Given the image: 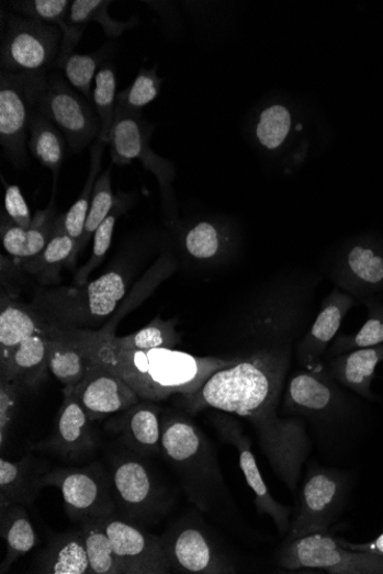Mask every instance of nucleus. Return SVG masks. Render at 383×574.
I'll list each match as a JSON object with an SVG mask.
<instances>
[{
    "mask_svg": "<svg viewBox=\"0 0 383 574\" xmlns=\"http://www.w3.org/2000/svg\"><path fill=\"white\" fill-rule=\"evenodd\" d=\"M289 367L288 349L255 351L214 373L196 393L182 396V405L190 413L214 408L247 419L273 473L295 493L312 443L300 420L278 414Z\"/></svg>",
    "mask_w": 383,
    "mask_h": 574,
    "instance_id": "obj_1",
    "label": "nucleus"
},
{
    "mask_svg": "<svg viewBox=\"0 0 383 574\" xmlns=\"http://www.w3.org/2000/svg\"><path fill=\"white\" fill-rule=\"evenodd\" d=\"M91 359L114 372L140 399L159 402L191 395L217 371L241 358L195 357L174 349L126 351L113 347L101 330H80Z\"/></svg>",
    "mask_w": 383,
    "mask_h": 574,
    "instance_id": "obj_2",
    "label": "nucleus"
},
{
    "mask_svg": "<svg viewBox=\"0 0 383 574\" xmlns=\"http://www.w3.org/2000/svg\"><path fill=\"white\" fill-rule=\"evenodd\" d=\"M161 425L164 458L180 475L190 500L210 511L226 489L211 440L184 415L165 414Z\"/></svg>",
    "mask_w": 383,
    "mask_h": 574,
    "instance_id": "obj_3",
    "label": "nucleus"
},
{
    "mask_svg": "<svg viewBox=\"0 0 383 574\" xmlns=\"http://www.w3.org/2000/svg\"><path fill=\"white\" fill-rule=\"evenodd\" d=\"M125 293L124 274L112 270L85 285L42 290L31 306L47 328L99 330Z\"/></svg>",
    "mask_w": 383,
    "mask_h": 574,
    "instance_id": "obj_4",
    "label": "nucleus"
},
{
    "mask_svg": "<svg viewBox=\"0 0 383 574\" xmlns=\"http://www.w3.org/2000/svg\"><path fill=\"white\" fill-rule=\"evenodd\" d=\"M27 94L32 110L60 130L71 153L82 151L99 138L101 124L93 103L61 74H30Z\"/></svg>",
    "mask_w": 383,
    "mask_h": 574,
    "instance_id": "obj_5",
    "label": "nucleus"
},
{
    "mask_svg": "<svg viewBox=\"0 0 383 574\" xmlns=\"http://www.w3.org/2000/svg\"><path fill=\"white\" fill-rule=\"evenodd\" d=\"M111 480L120 517L136 526L158 524L172 507L171 492L138 454L112 459Z\"/></svg>",
    "mask_w": 383,
    "mask_h": 574,
    "instance_id": "obj_6",
    "label": "nucleus"
},
{
    "mask_svg": "<svg viewBox=\"0 0 383 574\" xmlns=\"http://www.w3.org/2000/svg\"><path fill=\"white\" fill-rule=\"evenodd\" d=\"M2 16V71L46 74L56 67L63 41L58 25L4 12Z\"/></svg>",
    "mask_w": 383,
    "mask_h": 574,
    "instance_id": "obj_7",
    "label": "nucleus"
},
{
    "mask_svg": "<svg viewBox=\"0 0 383 574\" xmlns=\"http://www.w3.org/2000/svg\"><path fill=\"white\" fill-rule=\"evenodd\" d=\"M278 562L289 571L315 569L330 574H383V556L350 550L327 531L286 540Z\"/></svg>",
    "mask_w": 383,
    "mask_h": 574,
    "instance_id": "obj_8",
    "label": "nucleus"
},
{
    "mask_svg": "<svg viewBox=\"0 0 383 574\" xmlns=\"http://www.w3.org/2000/svg\"><path fill=\"white\" fill-rule=\"evenodd\" d=\"M41 486L57 487L69 518L80 524L116 514L111 474L101 464L56 468L42 477Z\"/></svg>",
    "mask_w": 383,
    "mask_h": 574,
    "instance_id": "obj_9",
    "label": "nucleus"
},
{
    "mask_svg": "<svg viewBox=\"0 0 383 574\" xmlns=\"http://www.w3.org/2000/svg\"><path fill=\"white\" fill-rule=\"evenodd\" d=\"M171 571L189 574H228L237 569L206 527L185 518L162 536Z\"/></svg>",
    "mask_w": 383,
    "mask_h": 574,
    "instance_id": "obj_10",
    "label": "nucleus"
},
{
    "mask_svg": "<svg viewBox=\"0 0 383 574\" xmlns=\"http://www.w3.org/2000/svg\"><path fill=\"white\" fill-rule=\"evenodd\" d=\"M155 124L148 122L142 113H127L116 109L115 120L110 137L111 159L113 165L127 166L139 161L159 181L164 202L169 206L170 184L173 169L170 162L161 158L150 147V137Z\"/></svg>",
    "mask_w": 383,
    "mask_h": 574,
    "instance_id": "obj_11",
    "label": "nucleus"
},
{
    "mask_svg": "<svg viewBox=\"0 0 383 574\" xmlns=\"http://www.w3.org/2000/svg\"><path fill=\"white\" fill-rule=\"evenodd\" d=\"M345 494L338 472L314 464L300 491V503L288 540L326 532L337 517Z\"/></svg>",
    "mask_w": 383,
    "mask_h": 574,
    "instance_id": "obj_12",
    "label": "nucleus"
},
{
    "mask_svg": "<svg viewBox=\"0 0 383 574\" xmlns=\"http://www.w3.org/2000/svg\"><path fill=\"white\" fill-rule=\"evenodd\" d=\"M30 74L0 71V145L15 167L27 164L31 103L27 94Z\"/></svg>",
    "mask_w": 383,
    "mask_h": 574,
    "instance_id": "obj_13",
    "label": "nucleus"
},
{
    "mask_svg": "<svg viewBox=\"0 0 383 574\" xmlns=\"http://www.w3.org/2000/svg\"><path fill=\"white\" fill-rule=\"evenodd\" d=\"M125 574L172 573L162 537L150 534L119 515L99 519Z\"/></svg>",
    "mask_w": 383,
    "mask_h": 574,
    "instance_id": "obj_14",
    "label": "nucleus"
},
{
    "mask_svg": "<svg viewBox=\"0 0 383 574\" xmlns=\"http://www.w3.org/2000/svg\"><path fill=\"white\" fill-rule=\"evenodd\" d=\"M213 423L221 438L238 451L241 472L255 495V506L261 514L272 518L280 534L288 536L291 528V509L272 497L251 451L248 436L233 417L218 414Z\"/></svg>",
    "mask_w": 383,
    "mask_h": 574,
    "instance_id": "obj_15",
    "label": "nucleus"
},
{
    "mask_svg": "<svg viewBox=\"0 0 383 574\" xmlns=\"http://www.w3.org/2000/svg\"><path fill=\"white\" fill-rule=\"evenodd\" d=\"M95 448L91 421L69 387L64 389V403L58 412L53 435L34 443L31 451L50 452L67 460H80Z\"/></svg>",
    "mask_w": 383,
    "mask_h": 574,
    "instance_id": "obj_16",
    "label": "nucleus"
},
{
    "mask_svg": "<svg viewBox=\"0 0 383 574\" xmlns=\"http://www.w3.org/2000/svg\"><path fill=\"white\" fill-rule=\"evenodd\" d=\"M65 387L72 391L91 423L126 410L140 402L129 384L97 362L81 383Z\"/></svg>",
    "mask_w": 383,
    "mask_h": 574,
    "instance_id": "obj_17",
    "label": "nucleus"
},
{
    "mask_svg": "<svg viewBox=\"0 0 383 574\" xmlns=\"http://www.w3.org/2000/svg\"><path fill=\"white\" fill-rule=\"evenodd\" d=\"M161 408L153 404H140L123 410L114 417L108 429L121 436L124 446L140 457L162 454Z\"/></svg>",
    "mask_w": 383,
    "mask_h": 574,
    "instance_id": "obj_18",
    "label": "nucleus"
},
{
    "mask_svg": "<svg viewBox=\"0 0 383 574\" xmlns=\"http://www.w3.org/2000/svg\"><path fill=\"white\" fill-rule=\"evenodd\" d=\"M48 371L65 386L81 383L93 367V360L78 329L49 327Z\"/></svg>",
    "mask_w": 383,
    "mask_h": 574,
    "instance_id": "obj_19",
    "label": "nucleus"
},
{
    "mask_svg": "<svg viewBox=\"0 0 383 574\" xmlns=\"http://www.w3.org/2000/svg\"><path fill=\"white\" fill-rule=\"evenodd\" d=\"M47 344V335L38 334L0 353V380L15 382L25 391L40 386L49 372Z\"/></svg>",
    "mask_w": 383,
    "mask_h": 574,
    "instance_id": "obj_20",
    "label": "nucleus"
},
{
    "mask_svg": "<svg viewBox=\"0 0 383 574\" xmlns=\"http://www.w3.org/2000/svg\"><path fill=\"white\" fill-rule=\"evenodd\" d=\"M48 472L45 461L29 452L19 461L0 459V507H31L41 492V480Z\"/></svg>",
    "mask_w": 383,
    "mask_h": 574,
    "instance_id": "obj_21",
    "label": "nucleus"
},
{
    "mask_svg": "<svg viewBox=\"0 0 383 574\" xmlns=\"http://www.w3.org/2000/svg\"><path fill=\"white\" fill-rule=\"evenodd\" d=\"M354 300L341 292H334L327 299L323 308L313 324V327L300 342L297 357L298 361L306 369H315L320 357L326 351L353 306Z\"/></svg>",
    "mask_w": 383,
    "mask_h": 574,
    "instance_id": "obj_22",
    "label": "nucleus"
},
{
    "mask_svg": "<svg viewBox=\"0 0 383 574\" xmlns=\"http://www.w3.org/2000/svg\"><path fill=\"white\" fill-rule=\"evenodd\" d=\"M57 218L55 206L49 204L45 211L36 213L31 228L25 229L13 223L3 212L0 237L4 249L21 263L37 256L54 237Z\"/></svg>",
    "mask_w": 383,
    "mask_h": 574,
    "instance_id": "obj_23",
    "label": "nucleus"
},
{
    "mask_svg": "<svg viewBox=\"0 0 383 574\" xmlns=\"http://www.w3.org/2000/svg\"><path fill=\"white\" fill-rule=\"evenodd\" d=\"M36 563L35 573L92 574L81 530L50 537Z\"/></svg>",
    "mask_w": 383,
    "mask_h": 574,
    "instance_id": "obj_24",
    "label": "nucleus"
},
{
    "mask_svg": "<svg viewBox=\"0 0 383 574\" xmlns=\"http://www.w3.org/2000/svg\"><path fill=\"white\" fill-rule=\"evenodd\" d=\"M78 244L67 234L63 215L58 216L54 237L37 256L24 260L22 269L34 275L42 285L55 284L60 281L64 268H72L78 259Z\"/></svg>",
    "mask_w": 383,
    "mask_h": 574,
    "instance_id": "obj_25",
    "label": "nucleus"
},
{
    "mask_svg": "<svg viewBox=\"0 0 383 574\" xmlns=\"http://www.w3.org/2000/svg\"><path fill=\"white\" fill-rule=\"evenodd\" d=\"M383 361V345L341 354L330 364L331 375L353 393L371 398V384Z\"/></svg>",
    "mask_w": 383,
    "mask_h": 574,
    "instance_id": "obj_26",
    "label": "nucleus"
},
{
    "mask_svg": "<svg viewBox=\"0 0 383 574\" xmlns=\"http://www.w3.org/2000/svg\"><path fill=\"white\" fill-rule=\"evenodd\" d=\"M0 534L7 543V555L0 565V573L3 574L40 542L27 510L19 505L0 507Z\"/></svg>",
    "mask_w": 383,
    "mask_h": 574,
    "instance_id": "obj_27",
    "label": "nucleus"
},
{
    "mask_svg": "<svg viewBox=\"0 0 383 574\" xmlns=\"http://www.w3.org/2000/svg\"><path fill=\"white\" fill-rule=\"evenodd\" d=\"M48 328L42 323L31 305H23L10 297H2L0 308V353H5L25 339L43 334Z\"/></svg>",
    "mask_w": 383,
    "mask_h": 574,
    "instance_id": "obj_28",
    "label": "nucleus"
},
{
    "mask_svg": "<svg viewBox=\"0 0 383 574\" xmlns=\"http://www.w3.org/2000/svg\"><path fill=\"white\" fill-rule=\"evenodd\" d=\"M67 145V139L60 130L41 113L32 110L30 150L43 167L55 175L56 180L65 160Z\"/></svg>",
    "mask_w": 383,
    "mask_h": 574,
    "instance_id": "obj_29",
    "label": "nucleus"
},
{
    "mask_svg": "<svg viewBox=\"0 0 383 574\" xmlns=\"http://www.w3.org/2000/svg\"><path fill=\"white\" fill-rule=\"evenodd\" d=\"M99 330L104 333L113 347L126 351L174 349L182 339L176 330V320H162L160 317L153 319L140 330L123 337L104 329Z\"/></svg>",
    "mask_w": 383,
    "mask_h": 574,
    "instance_id": "obj_30",
    "label": "nucleus"
},
{
    "mask_svg": "<svg viewBox=\"0 0 383 574\" xmlns=\"http://www.w3.org/2000/svg\"><path fill=\"white\" fill-rule=\"evenodd\" d=\"M110 0H74L66 19L72 27L87 30L90 22H95L110 40L120 38L125 32L137 27L139 19L116 21L110 15Z\"/></svg>",
    "mask_w": 383,
    "mask_h": 574,
    "instance_id": "obj_31",
    "label": "nucleus"
},
{
    "mask_svg": "<svg viewBox=\"0 0 383 574\" xmlns=\"http://www.w3.org/2000/svg\"><path fill=\"white\" fill-rule=\"evenodd\" d=\"M347 272L343 281L353 291L372 293L383 289V257L371 248L353 247L347 257Z\"/></svg>",
    "mask_w": 383,
    "mask_h": 574,
    "instance_id": "obj_32",
    "label": "nucleus"
},
{
    "mask_svg": "<svg viewBox=\"0 0 383 574\" xmlns=\"http://www.w3.org/2000/svg\"><path fill=\"white\" fill-rule=\"evenodd\" d=\"M106 146V143L99 139L93 144L90 154V170L86 185L78 201H76L69 211L63 215L64 227L68 236L78 244V247L83 236L95 181L101 170L102 156H104Z\"/></svg>",
    "mask_w": 383,
    "mask_h": 574,
    "instance_id": "obj_33",
    "label": "nucleus"
},
{
    "mask_svg": "<svg viewBox=\"0 0 383 574\" xmlns=\"http://www.w3.org/2000/svg\"><path fill=\"white\" fill-rule=\"evenodd\" d=\"M81 531L92 574H125L111 539L99 519L82 521Z\"/></svg>",
    "mask_w": 383,
    "mask_h": 574,
    "instance_id": "obj_34",
    "label": "nucleus"
},
{
    "mask_svg": "<svg viewBox=\"0 0 383 574\" xmlns=\"http://www.w3.org/2000/svg\"><path fill=\"white\" fill-rule=\"evenodd\" d=\"M117 77L113 63H106L98 71L94 80L92 103L99 116L101 130L99 140L109 145L115 120L117 99Z\"/></svg>",
    "mask_w": 383,
    "mask_h": 574,
    "instance_id": "obj_35",
    "label": "nucleus"
},
{
    "mask_svg": "<svg viewBox=\"0 0 383 574\" xmlns=\"http://www.w3.org/2000/svg\"><path fill=\"white\" fill-rule=\"evenodd\" d=\"M113 45L108 44L89 55L72 54L63 65L66 80L92 102L93 86L98 71L108 63Z\"/></svg>",
    "mask_w": 383,
    "mask_h": 574,
    "instance_id": "obj_36",
    "label": "nucleus"
},
{
    "mask_svg": "<svg viewBox=\"0 0 383 574\" xmlns=\"http://www.w3.org/2000/svg\"><path fill=\"white\" fill-rule=\"evenodd\" d=\"M71 3L69 0H16L9 5L16 15L58 25L63 43L70 44L78 38V34L66 22Z\"/></svg>",
    "mask_w": 383,
    "mask_h": 574,
    "instance_id": "obj_37",
    "label": "nucleus"
},
{
    "mask_svg": "<svg viewBox=\"0 0 383 574\" xmlns=\"http://www.w3.org/2000/svg\"><path fill=\"white\" fill-rule=\"evenodd\" d=\"M129 196L119 195L112 213L102 223L93 237L92 254L87 265H85L74 277V285H85L89 282L90 274L102 263L105 259L113 240V234L117 221L122 214L125 213L127 205H129Z\"/></svg>",
    "mask_w": 383,
    "mask_h": 574,
    "instance_id": "obj_38",
    "label": "nucleus"
},
{
    "mask_svg": "<svg viewBox=\"0 0 383 574\" xmlns=\"http://www.w3.org/2000/svg\"><path fill=\"white\" fill-rule=\"evenodd\" d=\"M162 82L158 67L142 68L134 83L117 93L116 109L127 113H142L147 104L158 98Z\"/></svg>",
    "mask_w": 383,
    "mask_h": 574,
    "instance_id": "obj_39",
    "label": "nucleus"
},
{
    "mask_svg": "<svg viewBox=\"0 0 383 574\" xmlns=\"http://www.w3.org/2000/svg\"><path fill=\"white\" fill-rule=\"evenodd\" d=\"M115 202L116 198L112 190V168H109L95 181L83 236L78 247V255L83 252L89 241L94 237L99 226L110 216Z\"/></svg>",
    "mask_w": 383,
    "mask_h": 574,
    "instance_id": "obj_40",
    "label": "nucleus"
},
{
    "mask_svg": "<svg viewBox=\"0 0 383 574\" xmlns=\"http://www.w3.org/2000/svg\"><path fill=\"white\" fill-rule=\"evenodd\" d=\"M381 345H383V306L371 305L370 317L363 327L353 336L339 338L331 351L343 354Z\"/></svg>",
    "mask_w": 383,
    "mask_h": 574,
    "instance_id": "obj_41",
    "label": "nucleus"
},
{
    "mask_svg": "<svg viewBox=\"0 0 383 574\" xmlns=\"http://www.w3.org/2000/svg\"><path fill=\"white\" fill-rule=\"evenodd\" d=\"M223 243L221 230L210 222L194 225L184 239L187 251L199 260L214 259L221 252Z\"/></svg>",
    "mask_w": 383,
    "mask_h": 574,
    "instance_id": "obj_42",
    "label": "nucleus"
},
{
    "mask_svg": "<svg viewBox=\"0 0 383 574\" xmlns=\"http://www.w3.org/2000/svg\"><path fill=\"white\" fill-rule=\"evenodd\" d=\"M291 128V115L289 111L274 104L267 109L260 116L257 126V137L268 149H275L284 143Z\"/></svg>",
    "mask_w": 383,
    "mask_h": 574,
    "instance_id": "obj_43",
    "label": "nucleus"
},
{
    "mask_svg": "<svg viewBox=\"0 0 383 574\" xmlns=\"http://www.w3.org/2000/svg\"><path fill=\"white\" fill-rule=\"evenodd\" d=\"M25 390L22 385L0 380V443L4 450Z\"/></svg>",
    "mask_w": 383,
    "mask_h": 574,
    "instance_id": "obj_44",
    "label": "nucleus"
},
{
    "mask_svg": "<svg viewBox=\"0 0 383 574\" xmlns=\"http://www.w3.org/2000/svg\"><path fill=\"white\" fill-rule=\"evenodd\" d=\"M5 212L13 223L29 229L33 224V216L18 185L5 184Z\"/></svg>",
    "mask_w": 383,
    "mask_h": 574,
    "instance_id": "obj_45",
    "label": "nucleus"
},
{
    "mask_svg": "<svg viewBox=\"0 0 383 574\" xmlns=\"http://www.w3.org/2000/svg\"><path fill=\"white\" fill-rule=\"evenodd\" d=\"M339 541L345 547L350 548V550L370 552L383 556V533H381L374 541L363 544L349 543L342 539H339Z\"/></svg>",
    "mask_w": 383,
    "mask_h": 574,
    "instance_id": "obj_46",
    "label": "nucleus"
}]
</instances>
